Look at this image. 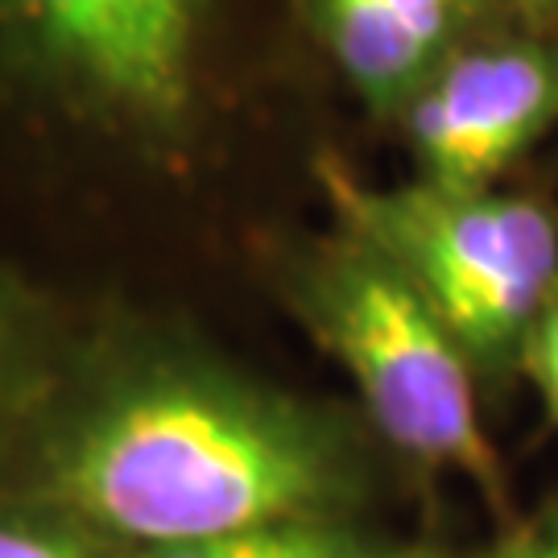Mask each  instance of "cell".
<instances>
[{
	"mask_svg": "<svg viewBox=\"0 0 558 558\" xmlns=\"http://www.w3.org/2000/svg\"><path fill=\"white\" fill-rule=\"evenodd\" d=\"M521 368L534 380L546 418L558 422V281L555 290H550V299H546V306H542V315L530 327V336H525Z\"/></svg>",
	"mask_w": 558,
	"mask_h": 558,
	"instance_id": "30bf717a",
	"label": "cell"
},
{
	"mask_svg": "<svg viewBox=\"0 0 558 558\" xmlns=\"http://www.w3.org/2000/svg\"><path fill=\"white\" fill-rule=\"evenodd\" d=\"M306 21L339 75L380 117H401L405 104L439 66L468 25L484 13L480 0H302Z\"/></svg>",
	"mask_w": 558,
	"mask_h": 558,
	"instance_id": "8992f818",
	"label": "cell"
},
{
	"mask_svg": "<svg viewBox=\"0 0 558 558\" xmlns=\"http://www.w3.org/2000/svg\"><path fill=\"white\" fill-rule=\"evenodd\" d=\"M207 0H0V66L80 124L170 137L195 104Z\"/></svg>",
	"mask_w": 558,
	"mask_h": 558,
	"instance_id": "277c9868",
	"label": "cell"
},
{
	"mask_svg": "<svg viewBox=\"0 0 558 558\" xmlns=\"http://www.w3.org/2000/svg\"><path fill=\"white\" fill-rule=\"evenodd\" d=\"M426 182L484 191L558 124V46H456L401 112Z\"/></svg>",
	"mask_w": 558,
	"mask_h": 558,
	"instance_id": "5b68a950",
	"label": "cell"
},
{
	"mask_svg": "<svg viewBox=\"0 0 558 558\" xmlns=\"http://www.w3.org/2000/svg\"><path fill=\"white\" fill-rule=\"evenodd\" d=\"M343 558H430L426 550H373V546H364L360 542L352 555H343Z\"/></svg>",
	"mask_w": 558,
	"mask_h": 558,
	"instance_id": "4fadbf2b",
	"label": "cell"
},
{
	"mask_svg": "<svg viewBox=\"0 0 558 558\" xmlns=\"http://www.w3.org/2000/svg\"><path fill=\"white\" fill-rule=\"evenodd\" d=\"M356 546L360 538L348 521H286V525H260V530H240L223 538L129 550L124 558H343Z\"/></svg>",
	"mask_w": 558,
	"mask_h": 558,
	"instance_id": "ba28073f",
	"label": "cell"
},
{
	"mask_svg": "<svg viewBox=\"0 0 558 558\" xmlns=\"http://www.w3.org/2000/svg\"><path fill=\"white\" fill-rule=\"evenodd\" d=\"M319 186L339 223L418 286L476 373L521 364L525 336L558 281V220L542 203L426 179L380 191L331 158L319 161Z\"/></svg>",
	"mask_w": 558,
	"mask_h": 558,
	"instance_id": "3957f363",
	"label": "cell"
},
{
	"mask_svg": "<svg viewBox=\"0 0 558 558\" xmlns=\"http://www.w3.org/2000/svg\"><path fill=\"white\" fill-rule=\"evenodd\" d=\"M488 558H558V505L518 521Z\"/></svg>",
	"mask_w": 558,
	"mask_h": 558,
	"instance_id": "8fae6325",
	"label": "cell"
},
{
	"mask_svg": "<svg viewBox=\"0 0 558 558\" xmlns=\"http://www.w3.org/2000/svg\"><path fill=\"white\" fill-rule=\"evenodd\" d=\"M96 530L38 500L0 493V558H124Z\"/></svg>",
	"mask_w": 558,
	"mask_h": 558,
	"instance_id": "9c48e42d",
	"label": "cell"
},
{
	"mask_svg": "<svg viewBox=\"0 0 558 558\" xmlns=\"http://www.w3.org/2000/svg\"><path fill=\"white\" fill-rule=\"evenodd\" d=\"M71 348L50 302L29 281L0 269V468L59 385Z\"/></svg>",
	"mask_w": 558,
	"mask_h": 558,
	"instance_id": "52a82bcc",
	"label": "cell"
},
{
	"mask_svg": "<svg viewBox=\"0 0 558 558\" xmlns=\"http://www.w3.org/2000/svg\"><path fill=\"white\" fill-rule=\"evenodd\" d=\"M281 290L315 343L356 380L380 439L414 463L468 476L493 505L505 500V468L476 414V368L377 244L339 223L281 260Z\"/></svg>",
	"mask_w": 558,
	"mask_h": 558,
	"instance_id": "7a4b0ae2",
	"label": "cell"
},
{
	"mask_svg": "<svg viewBox=\"0 0 558 558\" xmlns=\"http://www.w3.org/2000/svg\"><path fill=\"white\" fill-rule=\"evenodd\" d=\"M484 9H497V4H505V9H521V13H550V9H558V0H480Z\"/></svg>",
	"mask_w": 558,
	"mask_h": 558,
	"instance_id": "7c38bea8",
	"label": "cell"
},
{
	"mask_svg": "<svg viewBox=\"0 0 558 558\" xmlns=\"http://www.w3.org/2000/svg\"><path fill=\"white\" fill-rule=\"evenodd\" d=\"M4 493L120 550L348 521L368 488L356 430L315 401L161 331L75 343L4 463Z\"/></svg>",
	"mask_w": 558,
	"mask_h": 558,
	"instance_id": "6da1fadb",
	"label": "cell"
}]
</instances>
